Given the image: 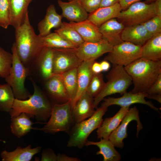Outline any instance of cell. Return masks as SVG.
Listing matches in <instances>:
<instances>
[{
    "mask_svg": "<svg viewBox=\"0 0 161 161\" xmlns=\"http://www.w3.org/2000/svg\"><path fill=\"white\" fill-rule=\"evenodd\" d=\"M15 29L14 43L17 55L24 65L30 70L44 47L42 36L35 34L30 24L28 12L23 24Z\"/></svg>",
    "mask_w": 161,
    "mask_h": 161,
    "instance_id": "cell-1",
    "label": "cell"
},
{
    "mask_svg": "<svg viewBox=\"0 0 161 161\" xmlns=\"http://www.w3.org/2000/svg\"><path fill=\"white\" fill-rule=\"evenodd\" d=\"M30 80L34 87L33 94L26 100L15 98L9 113L10 118L24 113L31 118L35 117L39 123H45L50 116L53 103L32 78Z\"/></svg>",
    "mask_w": 161,
    "mask_h": 161,
    "instance_id": "cell-2",
    "label": "cell"
},
{
    "mask_svg": "<svg viewBox=\"0 0 161 161\" xmlns=\"http://www.w3.org/2000/svg\"><path fill=\"white\" fill-rule=\"evenodd\" d=\"M131 77L133 93H147L161 73V60L154 61L141 57L124 67Z\"/></svg>",
    "mask_w": 161,
    "mask_h": 161,
    "instance_id": "cell-3",
    "label": "cell"
},
{
    "mask_svg": "<svg viewBox=\"0 0 161 161\" xmlns=\"http://www.w3.org/2000/svg\"><path fill=\"white\" fill-rule=\"evenodd\" d=\"M107 108L101 106L97 107L94 114L88 119L74 123L68 134L69 137L67 146L83 148L89 135L101 124L103 120V117Z\"/></svg>",
    "mask_w": 161,
    "mask_h": 161,
    "instance_id": "cell-4",
    "label": "cell"
},
{
    "mask_svg": "<svg viewBox=\"0 0 161 161\" xmlns=\"http://www.w3.org/2000/svg\"><path fill=\"white\" fill-rule=\"evenodd\" d=\"M112 67L106 76L107 81L103 89L94 98V106L97 108L99 103L106 97L116 93L123 95L132 83V79L123 66L112 65Z\"/></svg>",
    "mask_w": 161,
    "mask_h": 161,
    "instance_id": "cell-5",
    "label": "cell"
},
{
    "mask_svg": "<svg viewBox=\"0 0 161 161\" xmlns=\"http://www.w3.org/2000/svg\"><path fill=\"white\" fill-rule=\"evenodd\" d=\"M13 61L9 75L5 80L12 88L15 98L25 100L31 95L24 86L27 77L30 74V70L20 60L14 42L11 48Z\"/></svg>",
    "mask_w": 161,
    "mask_h": 161,
    "instance_id": "cell-6",
    "label": "cell"
},
{
    "mask_svg": "<svg viewBox=\"0 0 161 161\" xmlns=\"http://www.w3.org/2000/svg\"><path fill=\"white\" fill-rule=\"evenodd\" d=\"M49 118L43 127L37 128L36 130L51 134L60 131L69 134L74 124L70 101L61 104H53Z\"/></svg>",
    "mask_w": 161,
    "mask_h": 161,
    "instance_id": "cell-7",
    "label": "cell"
},
{
    "mask_svg": "<svg viewBox=\"0 0 161 161\" xmlns=\"http://www.w3.org/2000/svg\"><path fill=\"white\" fill-rule=\"evenodd\" d=\"M155 16L154 2L148 4L140 1L122 10L117 19L125 27L142 24Z\"/></svg>",
    "mask_w": 161,
    "mask_h": 161,
    "instance_id": "cell-8",
    "label": "cell"
},
{
    "mask_svg": "<svg viewBox=\"0 0 161 161\" xmlns=\"http://www.w3.org/2000/svg\"><path fill=\"white\" fill-rule=\"evenodd\" d=\"M142 46L123 41L113 46L104 60L115 65L126 66L141 57Z\"/></svg>",
    "mask_w": 161,
    "mask_h": 161,
    "instance_id": "cell-9",
    "label": "cell"
},
{
    "mask_svg": "<svg viewBox=\"0 0 161 161\" xmlns=\"http://www.w3.org/2000/svg\"><path fill=\"white\" fill-rule=\"evenodd\" d=\"M52 48L53 74H60L78 67L83 61L77 55L75 48Z\"/></svg>",
    "mask_w": 161,
    "mask_h": 161,
    "instance_id": "cell-10",
    "label": "cell"
},
{
    "mask_svg": "<svg viewBox=\"0 0 161 161\" xmlns=\"http://www.w3.org/2000/svg\"><path fill=\"white\" fill-rule=\"evenodd\" d=\"M133 120L137 122V136L143 129L140 120L138 110L136 106L129 109L117 127L110 134L109 139L114 146L123 148L124 145L123 140L127 137V129L128 125Z\"/></svg>",
    "mask_w": 161,
    "mask_h": 161,
    "instance_id": "cell-11",
    "label": "cell"
},
{
    "mask_svg": "<svg viewBox=\"0 0 161 161\" xmlns=\"http://www.w3.org/2000/svg\"><path fill=\"white\" fill-rule=\"evenodd\" d=\"M113 46L103 38L95 42H84L75 49L77 55L82 61H95L104 54L111 52Z\"/></svg>",
    "mask_w": 161,
    "mask_h": 161,
    "instance_id": "cell-12",
    "label": "cell"
},
{
    "mask_svg": "<svg viewBox=\"0 0 161 161\" xmlns=\"http://www.w3.org/2000/svg\"><path fill=\"white\" fill-rule=\"evenodd\" d=\"M148 94L145 92L133 93L131 92H126L122 97H109L104 98L101 106L108 108L111 105H117L121 107H130L134 103H141L146 105L152 109L159 111V109L154 106L150 101H146Z\"/></svg>",
    "mask_w": 161,
    "mask_h": 161,
    "instance_id": "cell-13",
    "label": "cell"
},
{
    "mask_svg": "<svg viewBox=\"0 0 161 161\" xmlns=\"http://www.w3.org/2000/svg\"><path fill=\"white\" fill-rule=\"evenodd\" d=\"M45 80V89L53 104H61L69 101L60 74H53Z\"/></svg>",
    "mask_w": 161,
    "mask_h": 161,
    "instance_id": "cell-14",
    "label": "cell"
},
{
    "mask_svg": "<svg viewBox=\"0 0 161 161\" xmlns=\"http://www.w3.org/2000/svg\"><path fill=\"white\" fill-rule=\"evenodd\" d=\"M93 102L94 98L86 92L81 96L72 109L74 123L83 121L94 114L96 110Z\"/></svg>",
    "mask_w": 161,
    "mask_h": 161,
    "instance_id": "cell-15",
    "label": "cell"
},
{
    "mask_svg": "<svg viewBox=\"0 0 161 161\" xmlns=\"http://www.w3.org/2000/svg\"><path fill=\"white\" fill-rule=\"evenodd\" d=\"M53 49L44 47L30 69L35 68L42 78L47 80L53 75Z\"/></svg>",
    "mask_w": 161,
    "mask_h": 161,
    "instance_id": "cell-16",
    "label": "cell"
},
{
    "mask_svg": "<svg viewBox=\"0 0 161 161\" xmlns=\"http://www.w3.org/2000/svg\"><path fill=\"white\" fill-rule=\"evenodd\" d=\"M125 26L117 19L113 18L104 23L99 27L103 38L113 46L123 42L121 35Z\"/></svg>",
    "mask_w": 161,
    "mask_h": 161,
    "instance_id": "cell-17",
    "label": "cell"
},
{
    "mask_svg": "<svg viewBox=\"0 0 161 161\" xmlns=\"http://www.w3.org/2000/svg\"><path fill=\"white\" fill-rule=\"evenodd\" d=\"M58 4L62 10L63 17L70 22H79L87 19L88 14L79 1L64 2L58 1Z\"/></svg>",
    "mask_w": 161,
    "mask_h": 161,
    "instance_id": "cell-18",
    "label": "cell"
},
{
    "mask_svg": "<svg viewBox=\"0 0 161 161\" xmlns=\"http://www.w3.org/2000/svg\"><path fill=\"white\" fill-rule=\"evenodd\" d=\"M95 61H83L78 67V89L75 97L71 105V109L81 96L86 91L94 74L92 70V66Z\"/></svg>",
    "mask_w": 161,
    "mask_h": 161,
    "instance_id": "cell-19",
    "label": "cell"
},
{
    "mask_svg": "<svg viewBox=\"0 0 161 161\" xmlns=\"http://www.w3.org/2000/svg\"><path fill=\"white\" fill-rule=\"evenodd\" d=\"M152 36L142 24L125 27L121 35L123 41L142 46Z\"/></svg>",
    "mask_w": 161,
    "mask_h": 161,
    "instance_id": "cell-20",
    "label": "cell"
},
{
    "mask_svg": "<svg viewBox=\"0 0 161 161\" xmlns=\"http://www.w3.org/2000/svg\"><path fill=\"white\" fill-rule=\"evenodd\" d=\"M69 24L77 31L85 41L97 42L103 39L98 27L87 19L79 22H70Z\"/></svg>",
    "mask_w": 161,
    "mask_h": 161,
    "instance_id": "cell-21",
    "label": "cell"
},
{
    "mask_svg": "<svg viewBox=\"0 0 161 161\" xmlns=\"http://www.w3.org/2000/svg\"><path fill=\"white\" fill-rule=\"evenodd\" d=\"M63 17L56 12L55 5H50L47 8L44 18L38 24V29L40 36L44 37L51 33V30L61 26Z\"/></svg>",
    "mask_w": 161,
    "mask_h": 161,
    "instance_id": "cell-22",
    "label": "cell"
},
{
    "mask_svg": "<svg viewBox=\"0 0 161 161\" xmlns=\"http://www.w3.org/2000/svg\"><path fill=\"white\" fill-rule=\"evenodd\" d=\"M129 109V107H121L114 116L103 120L97 131V138L109 139L110 134L120 125Z\"/></svg>",
    "mask_w": 161,
    "mask_h": 161,
    "instance_id": "cell-23",
    "label": "cell"
},
{
    "mask_svg": "<svg viewBox=\"0 0 161 161\" xmlns=\"http://www.w3.org/2000/svg\"><path fill=\"white\" fill-rule=\"evenodd\" d=\"M122 10L119 3L109 7H100L88 14L87 19L98 27L106 22L113 18H117Z\"/></svg>",
    "mask_w": 161,
    "mask_h": 161,
    "instance_id": "cell-24",
    "label": "cell"
},
{
    "mask_svg": "<svg viewBox=\"0 0 161 161\" xmlns=\"http://www.w3.org/2000/svg\"><path fill=\"white\" fill-rule=\"evenodd\" d=\"M41 148L40 146L32 148L30 145L24 148L18 146L12 151H3L1 156L2 161H30L34 155L40 151Z\"/></svg>",
    "mask_w": 161,
    "mask_h": 161,
    "instance_id": "cell-25",
    "label": "cell"
},
{
    "mask_svg": "<svg viewBox=\"0 0 161 161\" xmlns=\"http://www.w3.org/2000/svg\"><path fill=\"white\" fill-rule=\"evenodd\" d=\"M11 13L10 25L16 29L24 23L30 3L33 0H9Z\"/></svg>",
    "mask_w": 161,
    "mask_h": 161,
    "instance_id": "cell-26",
    "label": "cell"
},
{
    "mask_svg": "<svg viewBox=\"0 0 161 161\" xmlns=\"http://www.w3.org/2000/svg\"><path fill=\"white\" fill-rule=\"evenodd\" d=\"M31 117L28 114L22 113L11 117L10 127L11 132L18 138L24 136L32 129H36L32 127L34 123L30 119Z\"/></svg>",
    "mask_w": 161,
    "mask_h": 161,
    "instance_id": "cell-27",
    "label": "cell"
},
{
    "mask_svg": "<svg viewBox=\"0 0 161 161\" xmlns=\"http://www.w3.org/2000/svg\"><path fill=\"white\" fill-rule=\"evenodd\" d=\"M95 145L99 148L96 154L101 155L103 157V161H119L121 156L115 148V146L109 140L100 138L98 142H94L87 140L85 146Z\"/></svg>",
    "mask_w": 161,
    "mask_h": 161,
    "instance_id": "cell-28",
    "label": "cell"
},
{
    "mask_svg": "<svg viewBox=\"0 0 161 161\" xmlns=\"http://www.w3.org/2000/svg\"><path fill=\"white\" fill-rule=\"evenodd\" d=\"M141 57L152 61L161 60V33L152 36L142 46Z\"/></svg>",
    "mask_w": 161,
    "mask_h": 161,
    "instance_id": "cell-29",
    "label": "cell"
},
{
    "mask_svg": "<svg viewBox=\"0 0 161 161\" xmlns=\"http://www.w3.org/2000/svg\"><path fill=\"white\" fill-rule=\"evenodd\" d=\"M78 67L73 68L60 74L71 106L75 97L77 91Z\"/></svg>",
    "mask_w": 161,
    "mask_h": 161,
    "instance_id": "cell-30",
    "label": "cell"
},
{
    "mask_svg": "<svg viewBox=\"0 0 161 161\" xmlns=\"http://www.w3.org/2000/svg\"><path fill=\"white\" fill-rule=\"evenodd\" d=\"M55 32L61 35L77 48L85 41L77 31L70 26L69 23L62 22L60 27L55 30Z\"/></svg>",
    "mask_w": 161,
    "mask_h": 161,
    "instance_id": "cell-31",
    "label": "cell"
},
{
    "mask_svg": "<svg viewBox=\"0 0 161 161\" xmlns=\"http://www.w3.org/2000/svg\"><path fill=\"white\" fill-rule=\"evenodd\" d=\"M44 47L52 48H76L77 47L56 32L41 37Z\"/></svg>",
    "mask_w": 161,
    "mask_h": 161,
    "instance_id": "cell-32",
    "label": "cell"
},
{
    "mask_svg": "<svg viewBox=\"0 0 161 161\" xmlns=\"http://www.w3.org/2000/svg\"><path fill=\"white\" fill-rule=\"evenodd\" d=\"M15 98L12 89L8 84H0V111L9 113Z\"/></svg>",
    "mask_w": 161,
    "mask_h": 161,
    "instance_id": "cell-33",
    "label": "cell"
},
{
    "mask_svg": "<svg viewBox=\"0 0 161 161\" xmlns=\"http://www.w3.org/2000/svg\"><path fill=\"white\" fill-rule=\"evenodd\" d=\"M105 84L102 74L94 73L86 92L94 98L101 92Z\"/></svg>",
    "mask_w": 161,
    "mask_h": 161,
    "instance_id": "cell-34",
    "label": "cell"
},
{
    "mask_svg": "<svg viewBox=\"0 0 161 161\" xmlns=\"http://www.w3.org/2000/svg\"><path fill=\"white\" fill-rule=\"evenodd\" d=\"M13 55L0 47V77L5 78L9 75L12 66Z\"/></svg>",
    "mask_w": 161,
    "mask_h": 161,
    "instance_id": "cell-35",
    "label": "cell"
},
{
    "mask_svg": "<svg viewBox=\"0 0 161 161\" xmlns=\"http://www.w3.org/2000/svg\"><path fill=\"white\" fill-rule=\"evenodd\" d=\"M11 13L9 0H0V27L6 29L11 23Z\"/></svg>",
    "mask_w": 161,
    "mask_h": 161,
    "instance_id": "cell-36",
    "label": "cell"
},
{
    "mask_svg": "<svg viewBox=\"0 0 161 161\" xmlns=\"http://www.w3.org/2000/svg\"><path fill=\"white\" fill-rule=\"evenodd\" d=\"M151 35L161 33V17L155 16L142 24Z\"/></svg>",
    "mask_w": 161,
    "mask_h": 161,
    "instance_id": "cell-37",
    "label": "cell"
},
{
    "mask_svg": "<svg viewBox=\"0 0 161 161\" xmlns=\"http://www.w3.org/2000/svg\"><path fill=\"white\" fill-rule=\"evenodd\" d=\"M102 0H80V4L87 12L89 13L100 7Z\"/></svg>",
    "mask_w": 161,
    "mask_h": 161,
    "instance_id": "cell-38",
    "label": "cell"
},
{
    "mask_svg": "<svg viewBox=\"0 0 161 161\" xmlns=\"http://www.w3.org/2000/svg\"><path fill=\"white\" fill-rule=\"evenodd\" d=\"M57 155L53 150L49 148H47L42 151L41 161H57Z\"/></svg>",
    "mask_w": 161,
    "mask_h": 161,
    "instance_id": "cell-39",
    "label": "cell"
},
{
    "mask_svg": "<svg viewBox=\"0 0 161 161\" xmlns=\"http://www.w3.org/2000/svg\"><path fill=\"white\" fill-rule=\"evenodd\" d=\"M148 94H161V73L147 91Z\"/></svg>",
    "mask_w": 161,
    "mask_h": 161,
    "instance_id": "cell-40",
    "label": "cell"
},
{
    "mask_svg": "<svg viewBox=\"0 0 161 161\" xmlns=\"http://www.w3.org/2000/svg\"><path fill=\"white\" fill-rule=\"evenodd\" d=\"M142 0H120L119 3L120 4L122 10L127 9L131 4ZM148 1H151L154 0H145Z\"/></svg>",
    "mask_w": 161,
    "mask_h": 161,
    "instance_id": "cell-41",
    "label": "cell"
},
{
    "mask_svg": "<svg viewBox=\"0 0 161 161\" xmlns=\"http://www.w3.org/2000/svg\"><path fill=\"white\" fill-rule=\"evenodd\" d=\"M57 161H80L81 160L77 157H70L62 154L57 155Z\"/></svg>",
    "mask_w": 161,
    "mask_h": 161,
    "instance_id": "cell-42",
    "label": "cell"
},
{
    "mask_svg": "<svg viewBox=\"0 0 161 161\" xmlns=\"http://www.w3.org/2000/svg\"><path fill=\"white\" fill-rule=\"evenodd\" d=\"M120 0H102L100 7L111 6L119 3Z\"/></svg>",
    "mask_w": 161,
    "mask_h": 161,
    "instance_id": "cell-43",
    "label": "cell"
},
{
    "mask_svg": "<svg viewBox=\"0 0 161 161\" xmlns=\"http://www.w3.org/2000/svg\"><path fill=\"white\" fill-rule=\"evenodd\" d=\"M92 70L94 74H98L102 72L100 63L95 62L93 63L92 66Z\"/></svg>",
    "mask_w": 161,
    "mask_h": 161,
    "instance_id": "cell-44",
    "label": "cell"
},
{
    "mask_svg": "<svg viewBox=\"0 0 161 161\" xmlns=\"http://www.w3.org/2000/svg\"><path fill=\"white\" fill-rule=\"evenodd\" d=\"M154 4L156 16L161 17V0H155Z\"/></svg>",
    "mask_w": 161,
    "mask_h": 161,
    "instance_id": "cell-45",
    "label": "cell"
},
{
    "mask_svg": "<svg viewBox=\"0 0 161 161\" xmlns=\"http://www.w3.org/2000/svg\"><path fill=\"white\" fill-rule=\"evenodd\" d=\"M102 71H108L110 67V64L109 62L104 60L100 63Z\"/></svg>",
    "mask_w": 161,
    "mask_h": 161,
    "instance_id": "cell-46",
    "label": "cell"
},
{
    "mask_svg": "<svg viewBox=\"0 0 161 161\" xmlns=\"http://www.w3.org/2000/svg\"><path fill=\"white\" fill-rule=\"evenodd\" d=\"M147 98L153 99L157 100L160 103H161V94H148Z\"/></svg>",
    "mask_w": 161,
    "mask_h": 161,
    "instance_id": "cell-47",
    "label": "cell"
},
{
    "mask_svg": "<svg viewBox=\"0 0 161 161\" xmlns=\"http://www.w3.org/2000/svg\"><path fill=\"white\" fill-rule=\"evenodd\" d=\"M0 142H3L5 143V142L4 141L1 140L0 139Z\"/></svg>",
    "mask_w": 161,
    "mask_h": 161,
    "instance_id": "cell-48",
    "label": "cell"
},
{
    "mask_svg": "<svg viewBox=\"0 0 161 161\" xmlns=\"http://www.w3.org/2000/svg\"><path fill=\"white\" fill-rule=\"evenodd\" d=\"M69 1H79L80 0H68Z\"/></svg>",
    "mask_w": 161,
    "mask_h": 161,
    "instance_id": "cell-49",
    "label": "cell"
}]
</instances>
